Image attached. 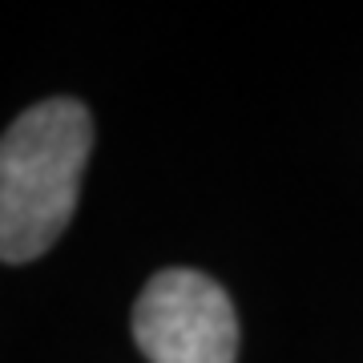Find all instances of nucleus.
<instances>
[{
  "label": "nucleus",
  "mask_w": 363,
  "mask_h": 363,
  "mask_svg": "<svg viewBox=\"0 0 363 363\" xmlns=\"http://www.w3.org/2000/svg\"><path fill=\"white\" fill-rule=\"evenodd\" d=\"M133 339L150 363H234L238 315L210 274L169 267L133 303Z\"/></svg>",
  "instance_id": "2"
},
{
  "label": "nucleus",
  "mask_w": 363,
  "mask_h": 363,
  "mask_svg": "<svg viewBox=\"0 0 363 363\" xmlns=\"http://www.w3.org/2000/svg\"><path fill=\"white\" fill-rule=\"evenodd\" d=\"M89 109L52 97L16 117L0 138V259L28 262L61 238L89 162Z\"/></svg>",
  "instance_id": "1"
}]
</instances>
